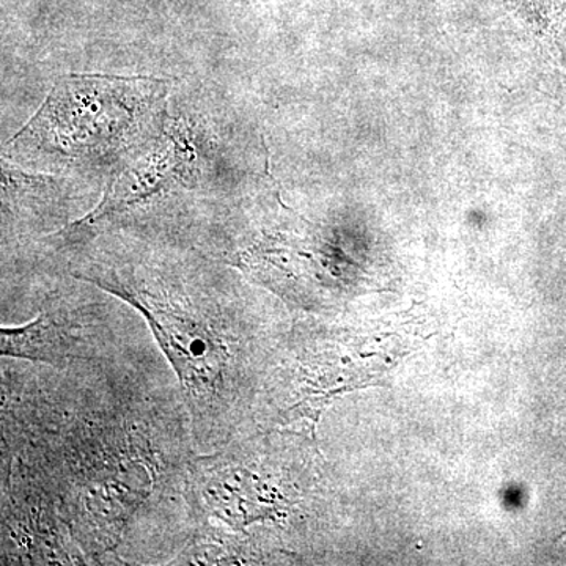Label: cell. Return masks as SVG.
<instances>
[{"instance_id":"6da1fadb","label":"cell","mask_w":566,"mask_h":566,"mask_svg":"<svg viewBox=\"0 0 566 566\" xmlns=\"http://www.w3.org/2000/svg\"><path fill=\"white\" fill-rule=\"evenodd\" d=\"M2 446L50 491L87 564H172L191 539V420L178 382L133 354L3 359Z\"/></svg>"},{"instance_id":"5b68a950","label":"cell","mask_w":566,"mask_h":566,"mask_svg":"<svg viewBox=\"0 0 566 566\" xmlns=\"http://www.w3.org/2000/svg\"><path fill=\"white\" fill-rule=\"evenodd\" d=\"M524 21L538 32H545L560 18L566 0H506Z\"/></svg>"},{"instance_id":"3957f363","label":"cell","mask_w":566,"mask_h":566,"mask_svg":"<svg viewBox=\"0 0 566 566\" xmlns=\"http://www.w3.org/2000/svg\"><path fill=\"white\" fill-rule=\"evenodd\" d=\"M2 464V564L87 565L50 491L20 464Z\"/></svg>"},{"instance_id":"277c9868","label":"cell","mask_w":566,"mask_h":566,"mask_svg":"<svg viewBox=\"0 0 566 566\" xmlns=\"http://www.w3.org/2000/svg\"><path fill=\"white\" fill-rule=\"evenodd\" d=\"M2 357L69 367L118 352L114 323L104 304L54 300L32 322L2 327Z\"/></svg>"},{"instance_id":"7a4b0ae2","label":"cell","mask_w":566,"mask_h":566,"mask_svg":"<svg viewBox=\"0 0 566 566\" xmlns=\"http://www.w3.org/2000/svg\"><path fill=\"white\" fill-rule=\"evenodd\" d=\"M73 275L120 297L150 326L180 386L199 452L253 430L264 386L266 333L248 296L164 273L117 253L87 259Z\"/></svg>"}]
</instances>
